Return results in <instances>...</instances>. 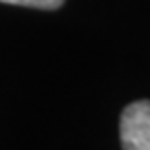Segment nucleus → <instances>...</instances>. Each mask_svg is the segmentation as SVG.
I'll return each instance as SVG.
<instances>
[{
    "mask_svg": "<svg viewBox=\"0 0 150 150\" xmlns=\"http://www.w3.org/2000/svg\"><path fill=\"white\" fill-rule=\"evenodd\" d=\"M119 136L123 150H150V100H136L123 108Z\"/></svg>",
    "mask_w": 150,
    "mask_h": 150,
    "instance_id": "nucleus-1",
    "label": "nucleus"
},
{
    "mask_svg": "<svg viewBox=\"0 0 150 150\" xmlns=\"http://www.w3.org/2000/svg\"><path fill=\"white\" fill-rule=\"evenodd\" d=\"M4 4H17V6H29V8H40V11H56L61 8L65 0H0Z\"/></svg>",
    "mask_w": 150,
    "mask_h": 150,
    "instance_id": "nucleus-2",
    "label": "nucleus"
}]
</instances>
